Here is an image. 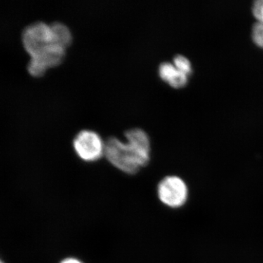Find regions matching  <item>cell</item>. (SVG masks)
Instances as JSON below:
<instances>
[{"label":"cell","instance_id":"obj_1","mask_svg":"<svg viewBox=\"0 0 263 263\" xmlns=\"http://www.w3.org/2000/svg\"><path fill=\"white\" fill-rule=\"evenodd\" d=\"M127 142L110 137L105 142V155L114 168L126 176H136L151 160L150 138L141 128L125 132Z\"/></svg>","mask_w":263,"mask_h":263},{"label":"cell","instance_id":"obj_2","mask_svg":"<svg viewBox=\"0 0 263 263\" xmlns=\"http://www.w3.org/2000/svg\"><path fill=\"white\" fill-rule=\"evenodd\" d=\"M23 44L30 56L28 71L34 77L42 76L48 68L60 65L65 55L51 24L37 22L24 29Z\"/></svg>","mask_w":263,"mask_h":263},{"label":"cell","instance_id":"obj_3","mask_svg":"<svg viewBox=\"0 0 263 263\" xmlns=\"http://www.w3.org/2000/svg\"><path fill=\"white\" fill-rule=\"evenodd\" d=\"M156 195L159 202L164 207L178 209L187 202L189 188L182 178L176 175H168L157 183Z\"/></svg>","mask_w":263,"mask_h":263},{"label":"cell","instance_id":"obj_4","mask_svg":"<svg viewBox=\"0 0 263 263\" xmlns=\"http://www.w3.org/2000/svg\"><path fill=\"white\" fill-rule=\"evenodd\" d=\"M78 157L85 162H95L105 155V142L96 132L83 129L72 142Z\"/></svg>","mask_w":263,"mask_h":263},{"label":"cell","instance_id":"obj_5","mask_svg":"<svg viewBox=\"0 0 263 263\" xmlns=\"http://www.w3.org/2000/svg\"><path fill=\"white\" fill-rule=\"evenodd\" d=\"M159 75L162 80L174 88H181L187 83L188 76L178 70L174 64L162 62L159 67Z\"/></svg>","mask_w":263,"mask_h":263},{"label":"cell","instance_id":"obj_6","mask_svg":"<svg viewBox=\"0 0 263 263\" xmlns=\"http://www.w3.org/2000/svg\"><path fill=\"white\" fill-rule=\"evenodd\" d=\"M51 25L60 44L65 48L68 47L72 40L70 29L65 24L61 23V22H54Z\"/></svg>","mask_w":263,"mask_h":263},{"label":"cell","instance_id":"obj_7","mask_svg":"<svg viewBox=\"0 0 263 263\" xmlns=\"http://www.w3.org/2000/svg\"><path fill=\"white\" fill-rule=\"evenodd\" d=\"M174 65L178 70L182 72L185 75L189 76L192 72V65L186 57L182 55H177L174 59Z\"/></svg>","mask_w":263,"mask_h":263},{"label":"cell","instance_id":"obj_8","mask_svg":"<svg viewBox=\"0 0 263 263\" xmlns=\"http://www.w3.org/2000/svg\"><path fill=\"white\" fill-rule=\"evenodd\" d=\"M252 39L254 42L263 48V23L257 22L252 29Z\"/></svg>","mask_w":263,"mask_h":263},{"label":"cell","instance_id":"obj_9","mask_svg":"<svg viewBox=\"0 0 263 263\" xmlns=\"http://www.w3.org/2000/svg\"><path fill=\"white\" fill-rule=\"evenodd\" d=\"M253 14L257 22L263 23V0L256 1L253 5Z\"/></svg>","mask_w":263,"mask_h":263},{"label":"cell","instance_id":"obj_10","mask_svg":"<svg viewBox=\"0 0 263 263\" xmlns=\"http://www.w3.org/2000/svg\"><path fill=\"white\" fill-rule=\"evenodd\" d=\"M59 263H86L81 259L80 257H76V256H67L64 257Z\"/></svg>","mask_w":263,"mask_h":263},{"label":"cell","instance_id":"obj_11","mask_svg":"<svg viewBox=\"0 0 263 263\" xmlns=\"http://www.w3.org/2000/svg\"><path fill=\"white\" fill-rule=\"evenodd\" d=\"M0 263H5L4 262H3V260H2L1 259H0Z\"/></svg>","mask_w":263,"mask_h":263}]
</instances>
